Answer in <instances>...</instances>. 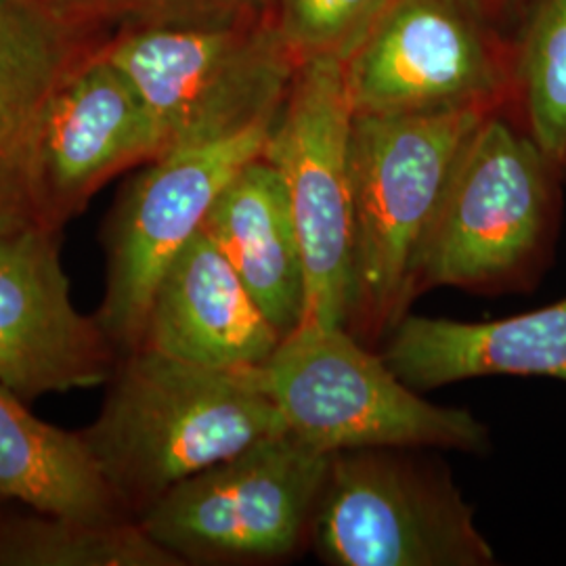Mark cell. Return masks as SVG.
<instances>
[{
	"label": "cell",
	"mask_w": 566,
	"mask_h": 566,
	"mask_svg": "<svg viewBox=\"0 0 566 566\" xmlns=\"http://www.w3.org/2000/svg\"><path fill=\"white\" fill-rule=\"evenodd\" d=\"M271 0H116L124 25H170L269 15Z\"/></svg>",
	"instance_id": "44dd1931"
},
{
	"label": "cell",
	"mask_w": 566,
	"mask_h": 566,
	"mask_svg": "<svg viewBox=\"0 0 566 566\" xmlns=\"http://www.w3.org/2000/svg\"><path fill=\"white\" fill-rule=\"evenodd\" d=\"M353 118L346 61L306 60L264 143L263 158L282 175L303 248V324L350 319Z\"/></svg>",
	"instance_id": "52a82bcc"
},
{
	"label": "cell",
	"mask_w": 566,
	"mask_h": 566,
	"mask_svg": "<svg viewBox=\"0 0 566 566\" xmlns=\"http://www.w3.org/2000/svg\"><path fill=\"white\" fill-rule=\"evenodd\" d=\"M280 343L282 334L200 229L164 271L142 346L212 369H254Z\"/></svg>",
	"instance_id": "4fadbf2b"
},
{
	"label": "cell",
	"mask_w": 566,
	"mask_h": 566,
	"mask_svg": "<svg viewBox=\"0 0 566 566\" xmlns=\"http://www.w3.org/2000/svg\"><path fill=\"white\" fill-rule=\"evenodd\" d=\"M287 432L259 367L212 369L139 346L122 355L81 437L128 518L185 479Z\"/></svg>",
	"instance_id": "6da1fadb"
},
{
	"label": "cell",
	"mask_w": 566,
	"mask_h": 566,
	"mask_svg": "<svg viewBox=\"0 0 566 566\" xmlns=\"http://www.w3.org/2000/svg\"><path fill=\"white\" fill-rule=\"evenodd\" d=\"M99 42L28 0H0V219L41 217L34 175L44 109Z\"/></svg>",
	"instance_id": "5bb4252c"
},
{
	"label": "cell",
	"mask_w": 566,
	"mask_h": 566,
	"mask_svg": "<svg viewBox=\"0 0 566 566\" xmlns=\"http://www.w3.org/2000/svg\"><path fill=\"white\" fill-rule=\"evenodd\" d=\"M526 133L566 170V0H539L516 63Z\"/></svg>",
	"instance_id": "d6986e66"
},
{
	"label": "cell",
	"mask_w": 566,
	"mask_h": 566,
	"mask_svg": "<svg viewBox=\"0 0 566 566\" xmlns=\"http://www.w3.org/2000/svg\"><path fill=\"white\" fill-rule=\"evenodd\" d=\"M273 327L303 324L304 261L282 175L263 156L243 164L202 224Z\"/></svg>",
	"instance_id": "2e32d148"
},
{
	"label": "cell",
	"mask_w": 566,
	"mask_h": 566,
	"mask_svg": "<svg viewBox=\"0 0 566 566\" xmlns=\"http://www.w3.org/2000/svg\"><path fill=\"white\" fill-rule=\"evenodd\" d=\"M493 4V7H510V4H516L518 0H481V4Z\"/></svg>",
	"instance_id": "603a6c76"
},
{
	"label": "cell",
	"mask_w": 566,
	"mask_h": 566,
	"mask_svg": "<svg viewBox=\"0 0 566 566\" xmlns=\"http://www.w3.org/2000/svg\"><path fill=\"white\" fill-rule=\"evenodd\" d=\"M392 0H277L275 23L292 55L348 61Z\"/></svg>",
	"instance_id": "ffe728a7"
},
{
	"label": "cell",
	"mask_w": 566,
	"mask_h": 566,
	"mask_svg": "<svg viewBox=\"0 0 566 566\" xmlns=\"http://www.w3.org/2000/svg\"><path fill=\"white\" fill-rule=\"evenodd\" d=\"M7 504H11V502H7V500H2V497H0V507L7 506Z\"/></svg>",
	"instance_id": "cb8c5ba5"
},
{
	"label": "cell",
	"mask_w": 566,
	"mask_h": 566,
	"mask_svg": "<svg viewBox=\"0 0 566 566\" xmlns=\"http://www.w3.org/2000/svg\"><path fill=\"white\" fill-rule=\"evenodd\" d=\"M271 126L166 151L124 187L103 233L107 287L95 315L120 357L142 346L164 271L202 229L224 185L243 164L263 156Z\"/></svg>",
	"instance_id": "9c48e42d"
},
{
	"label": "cell",
	"mask_w": 566,
	"mask_h": 566,
	"mask_svg": "<svg viewBox=\"0 0 566 566\" xmlns=\"http://www.w3.org/2000/svg\"><path fill=\"white\" fill-rule=\"evenodd\" d=\"M0 497L84 521L128 518L82 441L39 420L0 385ZM133 521V518H130Z\"/></svg>",
	"instance_id": "e0dca14e"
},
{
	"label": "cell",
	"mask_w": 566,
	"mask_h": 566,
	"mask_svg": "<svg viewBox=\"0 0 566 566\" xmlns=\"http://www.w3.org/2000/svg\"><path fill=\"white\" fill-rule=\"evenodd\" d=\"M60 20L95 32L103 23L116 21V0H28Z\"/></svg>",
	"instance_id": "7402d4cb"
},
{
	"label": "cell",
	"mask_w": 566,
	"mask_h": 566,
	"mask_svg": "<svg viewBox=\"0 0 566 566\" xmlns=\"http://www.w3.org/2000/svg\"><path fill=\"white\" fill-rule=\"evenodd\" d=\"M332 455L290 432L168 489L137 523L182 565H256L294 554L324 491Z\"/></svg>",
	"instance_id": "8992f818"
},
{
	"label": "cell",
	"mask_w": 566,
	"mask_h": 566,
	"mask_svg": "<svg viewBox=\"0 0 566 566\" xmlns=\"http://www.w3.org/2000/svg\"><path fill=\"white\" fill-rule=\"evenodd\" d=\"M531 135L502 118L468 137L413 261V294L426 287L525 282L554 229V172Z\"/></svg>",
	"instance_id": "5b68a950"
},
{
	"label": "cell",
	"mask_w": 566,
	"mask_h": 566,
	"mask_svg": "<svg viewBox=\"0 0 566 566\" xmlns=\"http://www.w3.org/2000/svg\"><path fill=\"white\" fill-rule=\"evenodd\" d=\"M336 566H486L495 554L458 489L390 449L334 453L313 518Z\"/></svg>",
	"instance_id": "ba28073f"
},
{
	"label": "cell",
	"mask_w": 566,
	"mask_h": 566,
	"mask_svg": "<svg viewBox=\"0 0 566 566\" xmlns=\"http://www.w3.org/2000/svg\"><path fill=\"white\" fill-rule=\"evenodd\" d=\"M486 107L355 114L350 130L353 308L348 324L382 332L405 317L413 261L453 164Z\"/></svg>",
	"instance_id": "7a4b0ae2"
},
{
	"label": "cell",
	"mask_w": 566,
	"mask_h": 566,
	"mask_svg": "<svg viewBox=\"0 0 566 566\" xmlns=\"http://www.w3.org/2000/svg\"><path fill=\"white\" fill-rule=\"evenodd\" d=\"M61 231L36 214L0 219V385L25 403L105 385L120 359L70 298Z\"/></svg>",
	"instance_id": "30bf717a"
},
{
	"label": "cell",
	"mask_w": 566,
	"mask_h": 566,
	"mask_svg": "<svg viewBox=\"0 0 566 566\" xmlns=\"http://www.w3.org/2000/svg\"><path fill=\"white\" fill-rule=\"evenodd\" d=\"M102 46L149 107L164 154L275 122L298 70L269 15L124 25Z\"/></svg>",
	"instance_id": "3957f363"
},
{
	"label": "cell",
	"mask_w": 566,
	"mask_h": 566,
	"mask_svg": "<svg viewBox=\"0 0 566 566\" xmlns=\"http://www.w3.org/2000/svg\"><path fill=\"white\" fill-rule=\"evenodd\" d=\"M163 154L149 107L99 42L61 78L44 109L34 175L42 219L63 227L112 177Z\"/></svg>",
	"instance_id": "7c38bea8"
},
{
	"label": "cell",
	"mask_w": 566,
	"mask_h": 566,
	"mask_svg": "<svg viewBox=\"0 0 566 566\" xmlns=\"http://www.w3.org/2000/svg\"><path fill=\"white\" fill-rule=\"evenodd\" d=\"M0 507V566H182L137 521Z\"/></svg>",
	"instance_id": "ac0fdd59"
},
{
	"label": "cell",
	"mask_w": 566,
	"mask_h": 566,
	"mask_svg": "<svg viewBox=\"0 0 566 566\" xmlns=\"http://www.w3.org/2000/svg\"><path fill=\"white\" fill-rule=\"evenodd\" d=\"M504 82L481 0H392L346 61L355 114L489 109Z\"/></svg>",
	"instance_id": "8fae6325"
},
{
	"label": "cell",
	"mask_w": 566,
	"mask_h": 566,
	"mask_svg": "<svg viewBox=\"0 0 566 566\" xmlns=\"http://www.w3.org/2000/svg\"><path fill=\"white\" fill-rule=\"evenodd\" d=\"M385 361L416 390L481 376L566 382V298L483 324L409 315L392 327Z\"/></svg>",
	"instance_id": "9a60e30c"
},
{
	"label": "cell",
	"mask_w": 566,
	"mask_h": 566,
	"mask_svg": "<svg viewBox=\"0 0 566 566\" xmlns=\"http://www.w3.org/2000/svg\"><path fill=\"white\" fill-rule=\"evenodd\" d=\"M259 371L287 432L329 455L486 446V428L470 411L424 401L344 325H298Z\"/></svg>",
	"instance_id": "277c9868"
}]
</instances>
